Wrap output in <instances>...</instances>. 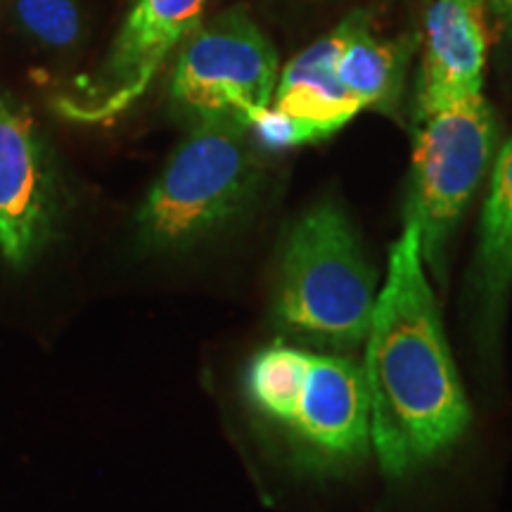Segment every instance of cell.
Returning <instances> with one entry per match:
<instances>
[{
  "mask_svg": "<svg viewBox=\"0 0 512 512\" xmlns=\"http://www.w3.org/2000/svg\"><path fill=\"white\" fill-rule=\"evenodd\" d=\"M420 233L403 223L366 337L370 437L382 472L403 482L463 437L472 413L425 275Z\"/></svg>",
  "mask_w": 512,
  "mask_h": 512,
  "instance_id": "obj_1",
  "label": "cell"
},
{
  "mask_svg": "<svg viewBox=\"0 0 512 512\" xmlns=\"http://www.w3.org/2000/svg\"><path fill=\"white\" fill-rule=\"evenodd\" d=\"M245 399L299 477H344L373 448L366 375L332 351L283 342L256 351L245 370Z\"/></svg>",
  "mask_w": 512,
  "mask_h": 512,
  "instance_id": "obj_2",
  "label": "cell"
},
{
  "mask_svg": "<svg viewBox=\"0 0 512 512\" xmlns=\"http://www.w3.org/2000/svg\"><path fill=\"white\" fill-rule=\"evenodd\" d=\"M375 302V273L347 214L316 204L287 230L280 249L275 330L339 354L368 337Z\"/></svg>",
  "mask_w": 512,
  "mask_h": 512,
  "instance_id": "obj_3",
  "label": "cell"
},
{
  "mask_svg": "<svg viewBox=\"0 0 512 512\" xmlns=\"http://www.w3.org/2000/svg\"><path fill=\"white\" fill-rule=\"evenodd\" d=\"M264 166L249 128L192 126L136 214L145 254H183L202 245L254 202Z\"/></svg>",
  "mask_w": 512,
  "mask_h": 512,
  "instance_id": "obj_4",
  "label": "cell"
},
{
  "mask_svg": "<svg viewBox=\"0 0 512 512\" xmlns=\"http://www.w3.org/2000/svg\"><path fill=\"white\" fill-rule=\"evenodd\" d=\"M280 79L275 46L245 8L216 15L185 38L171 76V112L185 126L233 124L252 131Z\"/></svg>",
  "mask_w": 512,
  "mask_h": 512,
  "instance_id": "obj_5",
  "label": "cell"
},
{
  "mask_svg": "<svg viewBox=\"0 0 512 512\" xmlns=\"http://www.w3.org/2000/svg\"><path fill=\"white\" fill-rule=\"evenodd\" d=\"M496 114L484 100L456 102L415 117L406 221L420 233L422 259L441 273L451 233L494 166Z\"/></svg>",
  "mask_w": 512,
  "mask_h": 512,
  "instance_id": "obj_6",
  "label": "cell"
},
{
  "mask_svg": "<svg viewBox=\"0 0 512 512\" xmlns=\"http://www.w3.org/2000/svg\"><path fill=\"white\" fill-rule=\"evenodd\" d=\"M207 0H136L105 60L74 93L57 98L62 117L102 124L143 98L178 46L200 24Z\"/></svg>",
  "mask_w": 512,
  "mask_h": 512,
  "instance_id": "obj_7",
  "label": "cell"
},
{
  "mask_svg": "<svg viewBox=\"0 0 512 512\" xmlns=\"http://www.w3.org/2000/svg\"><path fill=\"white\" fill-rule=\"evenodd\" d=\"M62 219L53 152L34 117L0 91V256L27 271L60 235Z\"/></svg>",
  "mask_w": 512,
  "mask_h": 512,
  "instance_id": "obj_8",
  "label": "cell"
},
{
  "mask_svg": "<svg viewBox=\"0 0 512 512\" xmlns=\"http://www.w3.org/2000/svg\"><path fill=\"white\" fill-rule=\"evenodd\" d=\"M351 17L311 43L280 74L271 107L252 131L268 150H285L330 138L361 112L337 76V55L347 41Z\"/></svg>",
  "mask_w": 512,
  "mask_h": 512,
  "instance_id": "obj_9",
  "label": "cell"
},
{
  "mask_svg": "<svg viewBox=\"0 0 512 512\" xmlns=\"http://www.w3.org/2000/svg\"><path fill=\"white\" fill-rule=\"evenodd\" d=\"M484 0H432L425 17V43L415 117L482 95L489 24Z\"/></svg>",
  "mask_w": 512,
  "mask_h": 512,
  "instance_id": "obj_10",
  "label": "cell"
},
{
  "mask_svg": "<svg viewBox=\"0 0 512 512\" xmlns=\"http://www.w3.org/2000/svg\"><path fill=\"white\" fill-rule=\"evenodd\" d=\"M512 290V138L491 166L489 195L479 223V245L472 266V304L484 344H496Z\"/></svg>",
  "mask_w": 512,
  "mask_h": 512,
  "instance_id": "obj_11",
  "label": "cell"
},
{
  "mask_svg": "<svg viewBox=\"0 0 512 512\" xmlns=\"http://www.w3.org/2000/svg\"><path fill=\"white\" fill-rule=\"evenodd\" d=\"M351 29L337 55V76L361 110L392 114L399 105L413 43L373 34L368 12H351Z\"/></svg>",
  "mask_w": 512,
  "mask_h": 512,
  "instance_id": "obj_12",
  "label": "cell"
},
{
  "mask_svg": "<svg viewBox=\"0 0 512 512\" xmlns=\"http://www.w3.org/2000/svg\"><path fill=\"white\" fill-rule=\"evenodd\" d=\"M19 36L48 53H69L83 41L76 0H0Z\"/></svg>",
  "mask_w": 512,
  "mask_h": 512,
  "instance_id": "obj_13",
  "label": "cell"
},
{
  "mask_svg": "<svg viewBox=\"0 0 512 512\" xmlns=\"http://www.w3.org/2000/svg\"><path fill=\"white\" fill-rule=\"evenodd\" d=\"M486 12L494 17L496 27L503 31V34L512 36V0H484Z\"/></svg>",
  "mask_w": 512,
  "mask_h": 512,
  "instance_id": "obj_14",
  "label": "cell"
}]
</instances>
